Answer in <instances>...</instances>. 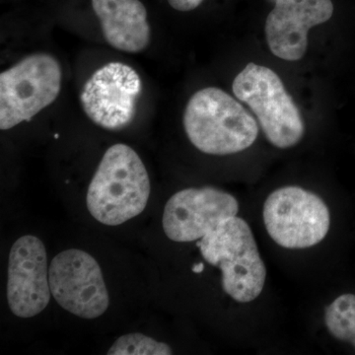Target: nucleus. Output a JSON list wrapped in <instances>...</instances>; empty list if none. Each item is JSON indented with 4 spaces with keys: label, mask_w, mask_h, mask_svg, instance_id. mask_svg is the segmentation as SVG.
<instances>
[{
    "label": "nucleus",
    "mask_w": 355,
    "mask_h": 355,
    "mask_svg": "<svg viewBox=\"0 0 355 355\" xmlns=\"http://www.w3.org/2000/svg\"><path fill=\"white\" fill-rule=\"evenodd\" d=\"M167 1L175 10L188 12L198 8L202 3L203 0H167Z\"/></svg>",
    "instance_id": "nucleus-15"
},
{
    "label": "nucleus",
    "mask_w": 355,
    "mask_h": 355,
    "mask_svg": "<svg viewBox=\"0 0 355 355\" xmlns=\"http://www.w3.org/2000/svg\"><path fill=\"white\" fill-rule=\"evenodd\" d=\"M203 259L219 266L223 291L237 302L258 298L266 284V270L251 228L244 219L232 216L198 242Z\"/></svg>",
    "instance_id": "nucleus-3"
},
{
    "label": "nucleus",
    "mask_w": 355,
    "mask_h": 355,
    "mask_svg": "<svg viewBox=\"0 0 355 355\" xmlns=\"http://www.w3.org/2000/svg\"><path fill=\"white\" fill-rule=\"evenodd\" d=\"M324 323L331 335L355 347V295L338 296L324 313Z\"/></svg>",
    "instance_id": "nucleus-13"
},
{
    "label": "nucleus",
    "mask_w": 355,
    "mask_h": 355,
    "mask_svg": "<svg viewBox=\"0 0 355 355\" xmlns=\"http://www.w3.org/2000/svg\"><path fill=\"white\" fill-rule=\"evenodd\" d=\"M187 137L198 150L229 155L246 150L259 135L256 120L241 103L220 88L200 89L184 109Z\"/></svg>",
    "instance_id": "nucleus-2"
},
{
    "label": "nucleus",
    "mask_w": 355,
    "mask_h": 355,
    "mask_svg": "<svg viewBox=\"0 0 355 355\" xmlns=\"http://www.w3.org/2000/svg\"><path fill=\"white\" fill-rule=\"evenodd\" d=\"M233 93L256 114L266 139L277 148L296 146L305 123L297 105L273 70L254 62L235 77Z\"/></svg>",
    "instance_id": "nucleus-4"
},
{
    "label": "nucleus",
    "mask_w": 355,
    "mask_h": 355,
    "mask_svg": "<svg viewBox=\"0 0 355 355\" xmlns=\"http://www.w3.org/2000/svg\"><path fill=\"white\" fill-rule=\"evenodd\" d=\"M51 295L67 312L96 319L109 308L110 298L101 268L83 250H65L49 268Z\"/></svg>",
    "instance_id": "nucleus-7"
},
{
    "label": "nucleus",
    "mask_w": 355,
    "mask_h": 355,
    "mask_svg": "<svg viewBox=\"0 0 355 355\" xmlns=\"http://www.w3.org/2000/svg\"><path fill=\"white\" fill-rule=\"evenodd\" d=\"M62 65L46 53L27 55L0 73V130L31 120L51 106L62 89Z\"/></svg>",
    "instance_id": "nucleus-5"
},
{
    "label": "nucleus",
    "mask_w": 355,
    "mask_h": 355,
    "mask_svg": "<svg viewBox=\"0 0 355 355\" xmlns=\"http://www.w3.org/2000/svg\"><path fill=\"white\" fill-rule=\"evenodd\" d=\"M150 191V179L139 154L118 144L103 156L89 184L86 202L96 220L121 225L144 211Z\"/></svg>",
    "instance_id": "nucleus-1"
},
{
    "label": "nucleus",
    "mask_w": 355,
    "mask_h": 355,
    "mask_svg": "<svg viewBox=\"0 0 355 355\" xmlns=\"http://www.w3.org/2000/svg\"><path fill=\"white\" fill-rule=\"evenodd\" d=\"M193 272H202L203 270V265L202 263H198V265L193 266Z\"/></svg>",
    "instance_id": "nucleus-16"
},
{
    "label": "nucleus",
    "mask_w": 355,
    "mask_h": 355,
    "mask_svg": "<svg viewBox=\"0 0 355 355\" xmlns=\"http://www.w3.org/2000/svg\"><path fill=\"white\" fill-rule=\"evenodd\" d=\"M172 349L150 336L135 333L121 336L110 347L109 355H170Z\"/></svg>",
    "instance_id": "nucleus-14"
},
{
    "label": "nucleus",
    "mask_w": 355,
    "mask_h": 355,
    "mask_svg": "<svg viewBox=\"0 0 355 355\" xmlns=\"http://www.w3.org/2000/svg\"><path fill=\"white\" fill-rule=\"evenodd\" d=\"M238 210L237 200L226 191L211 187L184 189L166 203L163 229L172 241H197L222 221L237 216Z\"/></svg>",
    "instance_id": "nucleus-9"
},
{
    "label": "nucleus",
    "mask_w": 355,
    "mask_h": 355,
    "mask_svg": "<svg viewBox=\"0 0 355 355\" xmlns=\"http://www.w3.org/2000/svg\"><path fill=\"white\" fill-rule=\"evenodd\" d=\"M263 216L268 235L286 249L315 246L330 230V211L326 203L299 187L272 191L263 205Z\"/></svg>",
    "instance_id": "nucleus-6"
},
{
    "label": "nucleus",
    "mask_w": 355,
    "mask_h": 355,
    "mask_svg": "<svg viewBox=\"0 0 355 355\" xmlns=\"http://www.w3.org/2000/svg\"><path fill=\"white\" fill-rule=\"evenodd\" d=\"M48 257L44 243L33 235L19 238L11 247L7 301L15 316L32 318L51 300Z\"/></svg>",
    "instance_id": "nucleus-10"
},
{
    "label": "nucleus",
    "mask_w": 355,
    "mask_h": 355,
    "mask_svg": "<svg viewBox=\"0 0 355 355\" xmlns=\"http://www.w3.org/2000/svg\"><path fill=\"white\" fill-rule=\"evenodd\" d=\"M141 91L137 70L123 62H109L96 70L84 84L81 106L95 125L105 130H121L135 118Z\"/></svg>",
    "instance_id": "nucleus-8"
},
{
    "label": "nucleus",
    "mask_w": 355,
    "mask_h": 355,
    "mask_svg": "<svg viewBox=\"0 0 355 355\" xmlns=\"http://www.w3.org/2000/svg\"><path fill=\"white\" fill-rule=\"evenodd\" d=\"M92 7L110 46L128 53H139L148 48L150 25L140 0H92Z\"/></svg>",
    "instance_id": "nucleus-12"
},
{
    "label": "nucleus",
    "mask_w": 355,
    "mask_h": 355,
    "mask_svg": "<svg viewBox=\"0 0 355 355\" xmlns=\"http://www.w3.org/2000/svg\"><path fill=\"white\" fill-rule=\"evenodd\" d=\"M334 14L331 0H277L266 20V43L275 57L296 62L308 48V32Z\"/></svg>",
    "instance_id": "nucleus-11"
}]
</instances>
